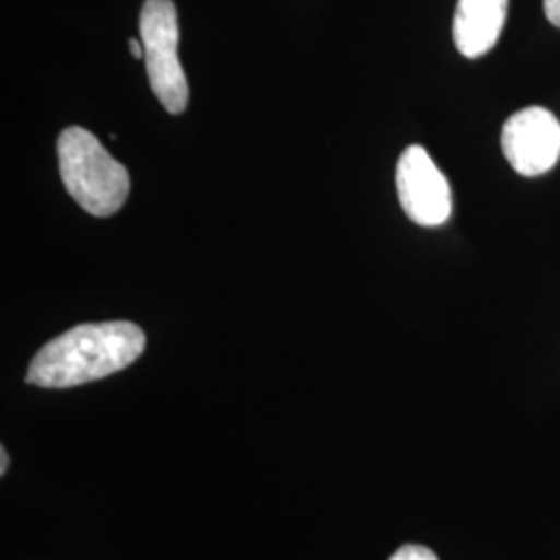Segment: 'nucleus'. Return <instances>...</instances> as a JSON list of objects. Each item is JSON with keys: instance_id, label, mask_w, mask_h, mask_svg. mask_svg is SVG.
I'll return each mask as SVG.
<instances>
[{"instance_id": "obj_1", "label": "nucleus", "mask_w": 560, "mask_h": 560, "mask_svg": "<svg viewBox=\"0 0 560 560\" xmlns=\"http://www.w3.org/2000/svg\"><path fill=\"white\" fill-rule=\"evenodd\" d=\"M143 349L145 335L133 322L80 324L42 347L25 381L42 388H73L117 374Z\"/></svg>"}, {"instance_id": "obj_2", "label": "nucleus", "mask_w": 560, "mask_h": 560, "mask_svg": "<svg viewBox=\"0 0 560 560\" xmlns=\"http://www.w3.org/2000/svg\"><path fill=\"white\" fill-rule=\"evenodd\" d=\"M60 179L69 196L92 217H113L129 198V173L115 161L96 136L81 127L60 133Z\"/></svg>"}, {"instance_id": "obj_3", "label": "nucleus", "mask_w": 560, "mask_h": 560, "mask_svg": "<svg viewBox=\"0 0 560 560\" xmlns=\"http://www.w3.org/2000/svg\"><path fill=\"white\" fill-rule=\"evenodd\" d=\"M140 34L145 69L154 96L166 113L180 115L187 108L189 85L180 67L179 23L173 0H145L141 7Z\"/></svg>"}, {"instance_id": "obj_4", "label": "nucleus", "mask_w": 560, "mask_h": 560, "mask_svg": "<svg viewBox=\"0 0 560 560\" xmlns=\"http://www.w3.org/2000/svg\"><path fill=\"white\" fill-rule=\"evenodd\" d=\"M397 194L402 212L416 224L441 226L451 219V185L421 145H409L400 154Z\"/></svg>"}, {"instance_id": "obj_5", "label": "nucleus", "mask_w": 560, "mask_h": 560, "mask_svg": "<svg viewBox=\"0 0 560 560\" xmlns=\"http://www.w3.org/2000/svg\"><path fill=\"white\" fill-rule=\"evenodd\" d=\"M502 152L525 177L548 173L560 159V122L541 106H527L502 127Z\"/></svg>"}, {"instance_id": "obj_6", "label": "nucleus", "mask_w": 560, "mask_h": 560, "mask_svg": "<svg viewBox=\"0 0 560 560\" xmlns=\"http://www.w3.org/2000/svg\"><path fill=\"white\" fill-rule=\"evenodd\" d=\"M509 13V0H459L453 38L463 57L478 59L490 52L501 38Z\"/></svg>"}, {"instance_id": "obj_7", "label": "nucleus", "mask_w": 560, "mask_h": 560, "mask_svg": "<svg viewBox=\"0 0 560 560\" xmlns=\"http://www.w3.org/2000/svg\"><path fill=\"white\" fill-rule=\"evenodd\" d=\"M388 560H439V557L430 548H425V546L405 544Z\"/></svg>"}, {"instance_id": "obj_8", "label": "nucleus", "mask_w": 560, "mask_h": 560, "mask_svg": "<svg viewBox=\"0 0 560 560\" xmlns=\"http://www.w3.org/2000/svg\"><path fill=\"white\" fill-rule=\"evenodd\" d=\"M544 11L548 21L560 27V0H544Z\"/></svg>"}, {"instance_id": "obj_9", "label": "nucleus", "mask_w": 560, "mask_h": 560, "mask_svg": "<svg viewBox=\"0 0 560 560\" xmlns=\"http://www.w3.org/2000/svg\"><path fill=\"white\" fill-rule=\"evenodd\" d=\"M129 48H131V55L136 57V59H143L145 57V50H143V44L141 40H129Z\"/></svg>"}, {"instance_id": "obj_10", "label": "nucleus", "mask_w": 560, "mask_h": 560, "mask_svg": "<svg viewBox=\"0 0 560 560\" xmlns=\"http://www.w3.org/2000/svg\"><path fill=\"white\" fill-rule=\"evenodd\" d=\"M7 469H9V453H7V448L2 446V448H0V476H4Z\"/></svg>"}]
</instances>
